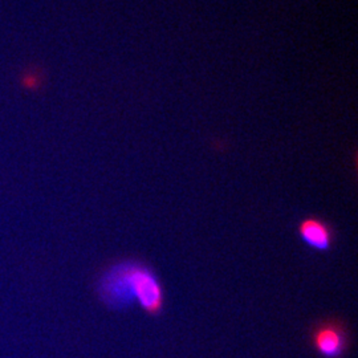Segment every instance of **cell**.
Returning a JSON list of instances; mask_svg holds the SVG:
<instances>
[{
    "label": "cell",
    "mask_w": 358,
    "mask_h": 358,
    "mask_svg": "<svg viewBox=\"0 0 358 358\" xmlns=\"http://www.w3.org/2000/svg\"><path fill=\"white\" fill-rule=\"evenodd\" d=\"M23 84H24L26 88H31V90H32V88H36L38 84V76H35V75H28V76L24 77Z\"/></svg>",
    "instance_id": "277c9868"
},
{
    "label": "cell",
    "mask_w": 358,
    "mask_h": 358,
    "mask_svg": "<svg viewBox=\"0 0 358 358\" xmlns=\"http://www.w3.org/2000/svg\"><path fill=\"white\" fill-rule=\"evenodd\" d=\"M300 241L313 251L329 252L336 244V230L332 224L319 217H303L296 227Z\"/></svg>",
    "instance_id": "3957f363"
},
{
    "label": "cell",
    "mask_w": 358,
    "mask_h": 358,
    "mask_svg": "<svg viewBox=\"0 0 358 358\" xmlns=\"http://www.w3.org/2000/svg\"><path fill=\"white\" fill-rule=\"evenodd\" d=\"M308 337L309 345L321 358H344L352 348V332L338 317L315 322Z\"/></svg>",
    "instance_id": "7a4b0ae2"
},
{
    "label": "cell",
    "mask_w": 358,
    "mask_h": 358,
    "mask_svg": "<svg viewBox=\"0 0 358 358\" xmlns=\"http://www.w3.org/2000/svg\"><path fill=\"white\" fill-rule=\"evenodd\" d=\"M97 294L112 310L128 309L134 301L152 317L165 309L164 284L149 264L136 259L115 262L103 271L97 282Z\"/></svg>",
    "instance_id": "6da1fadb"
}]
</instances>
